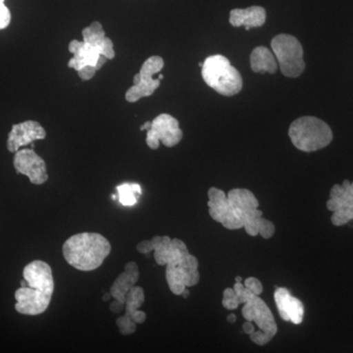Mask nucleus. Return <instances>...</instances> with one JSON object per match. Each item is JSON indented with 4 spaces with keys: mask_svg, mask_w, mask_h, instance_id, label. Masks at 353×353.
Instances as JSON below:
<instances>
[{
    "mask_svg": "<svg viewBox=\"0 0 353 353\" xmlns=\"http://www.w3.org/2000/svg\"><path fill=\"white\" fill-rule=\"evenodd\" d=\"M13 164L17 173L27 176L34 185H43L48 180L46 162L32 150H18Z\"/></svg>",
    "mask_w": 353,
    "mask_h": 353,
    "instance_id": "nucleus-8",
    "label": "nucleus"
},
{
    "mask_svg": "<svg viewBox=\"0 0 353 353\" xmlns=\"http://www.w3.org/2000/svg\"><path fill=\"white\" fill-rule=\"evenodd\" d=\"M241 281H243V279H241V277H240V276H238V277L236 278V282H241Z\"/></svg>",
    "mask_w": 353,
    "mask_h": 353,
    "instance_id": "nucleus-38",
    "label": "nucleus"
},
{
    "mask_svg": "<svg viewBox=\"0 0 353 353\" xmlns=\"http://www.w3.org/2000/svg\"><path fill=\"white\" fill-rule=\"evenodd\" d=\"M11 14L4 2L0 1V30L6 29L10 24Z\"/></svg>",
    "mask_w": 353,
    "mask_h": 353,
    "instance_id": "nucleus-23",
    "label": "nucleus"
},
{
    "mask_svg": "<svg viewBox=\"0 0 353 353\" xmlns=\"http://www.w3.org/2000/svg\"><path fill=\"white\" fill-rule=\"evenodd\" d=\"M146 320V314L143 311L138 310L134 313V317H132V321L138 324H143Z\"/></svg>",
    "mask_w": 353,
    "mask_h": 353,
    "instance_id": "nucleus-29",
    "label": "nucleus"
},
{
    "mask_svg": "<svg viewBox=\"0 0 353 353\" xmlns=\"http://www.w3.org/2000/svg\"><path fill=\"white\" fill-rule=\"evenodd\" d=\"M289 136L297 150L304 152L322 150L333 141V132L329 125L312 116H304L294 121Z\"/></svg>",
    "mask_w": 353,
    "mask_h": 353,
    "instance_id": "nucleus-3",
    "label": "nucleus"
},
{
    "mask_svg": "<svg viewBox=\"0 0 353 353\" xmlns=\"http://www.w3.org/2000/svg\"><path fill=\"white\" fill-rule=\"evenodd\" d=\"M83 39L85 43L99 48L101 55L108 58V60L115 57L112 41L105 36V32L101 23L94 22L88 28H85L83 30Z\"/></svg>",
    "mask_w": 353,
    "mask_h": 353,
    "instance_id": "nucleus-17",
    "label": "nucleus"
},
{
    "mask_svg": "<svg viewBox=\"0 0 353 353\" xmlns=\"http://www.w3.org/2000/svg\"><path fill=\"white\" fill-rule=\"evenodd\" d=\"M243 328L245 333L248 334H252L255 332L254 326H253L252 323L250 321H246V323L243 324Z\"/></svg>",
    "mask_w": 353,
    "mask_h": 353,
    "instance_id": "nucleus-31",
    "label": "nucleus"
},
{
    "mask_svg": "<svg viewBox=\"0 0 353 353\" xmlns=\"http://www.w3.org/2000/svg\"><path fill=\"white\" fill-rule=\"evenodd\" d=\"M266 22V11L263 7L252 6L245 9H233L230 12V23L233 27L245 26L246 31L252 28L262 27Z\"/></svg>",
    "mask_w": 353,
    "mask_h": 353,
    "instance_id": "nucleus-16",
    "label": "nucleus"
},
{
    "mask_svg": "<svg viewBox=\"0 0 353 353\" xmlns=\"http://www.w3.org/2000/svg\"><path fill=\"white\" fill-rule=\"evenodd\" d=\"M150 127H152V122H145V124L141 127V131H145V130L148 131V130L150 129Z\"/></svg>",
    "mask_w": 353,
    "mask_h": 353,
    "instance_id": "nucleus-34",
    "label": "nucleus"
},
{
    "mask_svg": "<svg viewBox=\"0 0 353 353\" xmlns=\"http://www.w3.org/2000/svg\"><path fill=\"white\" fill-rule=\"evenodd\" d=\"M332 223L334 226H343V225L347 224L348 221L347 215H345V209L343 208L334 211V214L331 217Z\"/></svg>",
    "mask_w": 353,
    "mask_h": 353,
    "instance_id": "nucleus-24",
    "label": "nucleus"
},
{
    "mask_svg": "<svg viewBox=\"0 0 353 353\" xmlns=\"http://www.w3.org/2000/svg\"><path fill=\"white\" fill-rule=\"evenodd\" d=\"M117 190L119 201L125 206L134 205L141 194V188L139 183H122L118 185Z\"/></svg>",
    "mask_w": 353,
    "mask_h": 353,
    "instance_id": "nucleus-19",
    "label": "nucleus"
},
{
    "mask_svg": "<svg viewBox=\"0 0 353 353\" xmlns=\"http://www.w3.org/2000/svg\"><path fill=\"white\" fill-rule=\"evenodd\" d=\"M227 320H228V322L231 323V324H234V323H236V315L230 314L229 316H228Z\"/></svg>",
    "mask_w": 353,
    "mask_h": 353,
    "instance_id": "nucleus-35",
    "label": "nucleus"
},
{
    "mask_svg": "<svg viewBox=\"0 0 353 353\" xmlns=\"http://www.w3.org/2000/svg\"><path fill=\"white\" fill-rule=\"evenodd\" d=\"M223 296H224V297H226V299H231V297H236V292H234V289H231V288H228V289L225 290Z\"/></svg>",
    "mask_w": 353,
    "mask_h": 353,
    "instance_id": "nucleus-32",
    "label": "nucleus"
},
{
    "mask_svg": "<svg viewBox=\"0 0 353 353\" xmlns=\"http://www.w3.org/2000/svg\"><path fill=\"white\" fill-rule=\"evenodd\" d=\"M125 308V304L121 303L120 301H114L112 303L110 304V310L112 311L113 313H120L123 309Z\"/></svg>",
    "mask_w": 353,
    "mask_h": 353,
    "instance_id": "nucleus-30",
    "label": "nucleus"
},
{
    "mask_svg": "<svg viewBox=\"0 0 353 353\" xmlns=\"http://www.w3.org/2000/svg\"><path fill=\"white\" fill-rule=\"evenodd\" d=\"M228 199L232 206L243 217V222L252 218L262 217L263 213L259 210V202L250 190L234 189L228 194Z\"/></svg>",
    "mask_w": 353,
    "mask_h": 353,
    "instance_id": "nucleus-13",
    "label": "nucleus"
},
{
    "mask_svg": "<svg viewBox=\"0 0 353 353\" xmlns=\"http://www.w3.org/2000/svg\"><path fill=\"white\" fill-rule=\"evenodd\" d=\"M183 139V132L178 120L169 114H160L152 122L146 134V145L152 150L159 148L160 141L167 148H173Z\"/></svg>",
    "mask_w": 353,
    "mask_h": 353,
    "instance_id": "nucleus-7",
    "label": "nucleus"
},
{
    "mask_svg": "<svg viewBox=\"0 0 353 353\" xmlns=\"http://www.w3.org/2000/svg\"><path fill=\"white\" fill-rule=\"evenodd\" d=\"M250 66L254 73L275 74L279 64L275 55L265 46L255 48L250 55Z\"/></svg>",
    "mask_w": 353,
    "mask_h": 353,
    "instance_id": "nucleus-18",
    "label": "nucleus"
},
{
    "mask_svg": "<svg viewBox=\"0 0 353 353\" xmlns=\"http://www.w3.org/2000/svg\"><path fill=\"white\" fill-rule=\"evenodd\" d=\"M0 1H1V2H4V0H0Z\"/></svg>",
    "mask_w": 353,
    "mask_h": 353,
    "instance_id": "nucleus-40",
    "label": "nucleus"
},
{
    "mask_svg": "<svg viewBox=\"0 0 353 353\" xmlns=\"http://www.w3.org/2000/svg\"><path fill=\"white\" fill-rule=\"evenodd\" d=\"M67 263L80 271L99 268L110 254L111 245L99 233H81L70 236L62 248Z\"/></svg>",
    "mask_w": 353,
    "mask_h": 353,
    "instance_id": "nucleus-2",
    "label": "nucleus"
},
{
    "mask_svg": "<svg viewBox=\"0 0 353 353\" xmlns=\"http://www.w3.org/2000/svg\"><path fill=\"white\" fill-rule=\"evenodd\" d=\"M69 51L73 53L74 57L70 59L68 67L75 69L76 71L88 65L95 66L101 55V50L97 46L76 39L70 43Z\"/></svg>",
    "mask_w": 353,
    "mask_h": 353,
    "instance_id": "nucleus-14",
    "label": "nucleus"
},
{
    "mask_svg": "<svg viewBox=\"0 0 353 353\" xmlns=\"http://www.w3.org/2000/svg\"><path fill=\"white\" fill-rule=\"evenodd\" d=\"M274 334L270 333H266V332H254L250 334V340L253 341V343H256L259 345H265L269 343L274 338Z\"/></svg>",
    "mask_w": 353,
    "mask_h": 353,
    "instance_id": "nucleus-21",
    "label": "nucleus"
},
{
    "mask_svg": "<svg viewBox=\"0 0 353 353\" xmlns=\"http://www.w3.org/2000/svg\"><path fill=\"white\" fill-rule=\"evenodd\" d=\"M243 315L246 321L256 323L259 331L266 332L274 336L277 334L278 329L275 318L272 314L270 309L259 296H255L252 301L245 303Z\"/></svg>",
    "mask_w": 353,
    "mask_h": 353,
    "instance_id": "nucleus-10",
    "label": "nucleus"
},
{
    "mask_svg": "<svg viewBox=\"0 0 353 353\" xmlns=\"http://www.w3.org/2000/svg\"><path fill=\"white\" fill-rule=\"evenodd\" d=\"M79 77L82 79L83 81H88L90 79L94 78L95 73L97 72V69L92 65H88V66L83 67L82 69L79 70Z\"/></svg>",
    "mask_w": 353,
    "mask_h": 353,
    "instance_id": "nucleus-27",
    "label": "nucleus"
},
{
    "mask_svg": "<svg viewBox=\"0 0 353 353\" xmlns=\"http://www.w3.org/2000/svg\"><path fill=\"white\" fill-rule=\"evenodd\" d=\"M164 67V60L160 57H152L141 66V71L134 77V85L126 92L129 102H136L143 97H150L159 88V79L153 76L159 73Z\"/></svg>",
    "mask_w": 353,
    "mask_h": 353,
    "instance_id": "nucleus-6",
    "label": "nucleus"
},
{
    "mask_svg": "<svg viewBox=\"0 0 353 353\" xmlns=\"http://www.w3.org/2000/svg\"><path fill=\"white\" fill-rule=\"evenodd\" d=\"M46 138V132L37 121H26L20 124L13 125L7 139L9 152L15 153L23 146L31 145L34 141Z\"/></svg>",
    "mask_w": 353,
    "mask_h": 353,
    "instance_id": "nucleus-9",
    "label": "nucleus"
},
{
    "mask_svg": "<svg viewBox=\"0 0 353 353\" xmlns=\"http://www.w3.org/2000/svg\"><path fill=\"white\" fill-rule=\"evenodd\" d=\"M245 285L246 289L250 290L255 296H260L263 292V287H262L261 282L256 278H248L245 281Z\"/></svg>",
    "mask_w": 353,
    "mask_h": 353,
    "instance_id": "nucleus-22",
    "label": "nucleus"
},
{
    "mask_svg": "<svg viewBox=\"0 0 353 353\" xmlns=\"http://www.w3.org/2000/svg\"><path fill=\"white\" fill-rule=\"evenodd\" d=\"M111 297H112V296H111L110 292H108V294H105V296H103V301H110Z\"/></svg>",
    "mask_w": 353,
    "mask_h": 353,
    "instance_id": "nucleus-37",
    "label": "nucleus"
},
{
    "mask_svg": "<svg viewBox=\"0 0 353 353\" xmlns=\"http://www.w3.org/2000/svg\"><path fill=\"white\" fill-rule=\"evenodd\" d=\"M208 199L209 201L213 202V203H220V202L224 201L227 199V196L223 190L211 188L208 190Z\"/></svg>",
    "mask_w": 353,
    "mask_h": 353,
    "instance_id": "nucleus-26",
    "label": "nucleus"
},
{
    "mask_svg": "<svg viewBox=\"0 0 353 353\" xmlns=\"http://www.w3.org/2000/svg\"><path fill=\"white\" fill-rule=\"evenodd\" d=\"M277 304L279 314L285 321L299 325L303 322L304 316L303 304L299 299L290 294V290L285 288H279L274 294Z\"/></svg>",
    "mask_w": 353,
    "mask_h": 353,
    "instance_id": "nucleus-11",
    "label": "nucleus"
},
{
    "mask_svg": "<svg viewBox=\"0 0 353 353\" xmlns=\"http://www.w3.org/2000/svg\"><path fill=\"white\" fill-rule=\"evenodd\" d=\"M201 68L204 82L218 94L233 97L243 88V78L240 72L232 66L229 59L223 55H212L206 58Z\"/></svg>",
    "mask_w": 353,
    "mask_h": 353,
    "instance_id": "nucleus-4",
    "label": "nucleus"
},
{
    "mask_svg": "<svg viewBox=\"0 0 353 353\" xmlns=\"http://www.w3.org/2000/svg\"><path fill=\"white\" fill-rule=\"evenodd\" d=\"M145 292L143 288L132 287V289L128 292L125 299V315L121 316L116 321L121 334L126 336L136 332L137 324L132 321V317L145 303Z\"/></svg>",
    "mask_w": 353,
    "mask_h": 353,
    "instance_id": "nucleus-12",
    "label": "nucleus"
},
{
    "mask_svg": "<svg viewBox=\"0 0 353 353\" xmlns=\"http://www.w3.org/2000/svg\"><path fill=\"white\" fill-rule=\"evenodd\" d=\"M259 234L262 238L270 239L275 234V226L271 221L259 218Z\"/></svg>",
    "mask_w": 353,
    "mask_h": 353,
    "instance_id": "nucleus-20",
    "label": "nucleus"
},
{
    "mask_svg": "<svg viewBox=\"0 0 353 353\" xmlns=\"http://www.w3.org/2000/svg\"><path fill=\"white\" fill-rule=\"evenodd\" d=\"M271 48L281 71L285 77L297 78L303 73L305 62L303 46L299 39L290 34H279L272 39Z\"/></svg>",
    "mask_w": 353,
    "mask_h": 353,
    "instance_id": "nucleus-5",
    "label": "nucleus"
},
{
    "mask_svg": "<svg viewBox=\"0 0 353 353\" xmlns=\"http://www.w3.org/2000/svg\"><path fill=\"white\" fill-rule=\"evenodd\" d=\"M183 297H185V299H187V297H189L190 296V292L188 290L187 288H185V290H183V292H182V294H181Z\"/></svg>",
    "mask_w": 353,
    "mask_h": 353,
    "instance_id": "nucleus-36",
    "label": "nucleus"
},
{
    "mask_svg": "<svg viewBox=\"0 0 353 353\" xmlns=\"http://www.w3.org/2000/svg\"><path fill=\"white\" fill-rule=\"evenodd\" d=\"M223 306L225 308H227L228 310H234V309H236L240 305V301H239L238 297H231V299H226L224 297L223 299Z\"/></svg>",
    "mask_w": 353,
    "mask_h": 353,
    "instance_id": "nucleus-28",
    "label": "nucleus"
},
{
    "mask_svg": "<svg viewBox=\"0 0 353 353\" xmlns=\"http://www.w3.org/2000/svg\"><path fill=\"white\" fill-rule=\"evenodd\" d=\"M164 78V76L163 75H161V74H159V76H158V79H159L160 81L162 80V79Z\"/></svg>",
    "mask_w": 353,
    "mask_h": 353,
    "instance_id": "nucleus-39",
    "label": "nucleus"
},
{
    "mask_svg": "<svg viewBox=\"0 0 353 353\" xmlns=\"http://www.w3.org/2000/svg\"><path fill=\"white\" fill-rule=\"evenodd\" d=\"M108 58L105 57H103V55H101V57H99V61H97V65H95V68L97 69V71L101 69V67L103 66L104 64L106 63V61H108Z\"/></svg>",
    "mask_w": 353,
    "mask_h": 353,
    "instance_id": "nucleus-33",
    "label": "nucleus"
},
{
    "mask_svg": "<svg viewBox=\"0 0 353 353\" xmlns=\"http://www.w3.org/2000/svg\"><path fill=\"white\" fill-rule=\"evenodd\" d=\"M24 280L15 292V309L23 315L43 314L48 308L54 292V279L50 264L36 260L23 270Z\"/></svg>",
    "mask_w": 353,
    "mask_h": 353,
    "instance_id": "nucleus-1",
    "label": "nucleus"
},
{
    "mask_svg": "<svg viewBox=\"0 0 353 353\" xmlns=\"http://www.w3.org/2000/svg\"><path fill=\"white\" fill-rule=\"evenodd\" d=\"M243 228H245L246 233L250 236H257L259 234V218H252L248 219L243 222Z\"/></svg>",
    "mask_w": 353,
    "mask_h": 353,
    "instance_id": "nucleus-25",
    "label": "nucleus"
},
{
    "mask_svg": "<svg viewBox=\"0 0 353 353\" xmlns=\"http://www.w3.org/2000/svg\"><path fill=\"white\" fill-rule=\"evenodd\" d=\"M139 278V267L134 262H129L125 271L118 276L110 288V294L115 301L125 304L128 292L134 287Z\"/></svg>",
    "mask_w": 353,
    "mask_h": 353,
    "instance_id": "nucleus-15",
    "label": "nucleus"
}]
</instances>
